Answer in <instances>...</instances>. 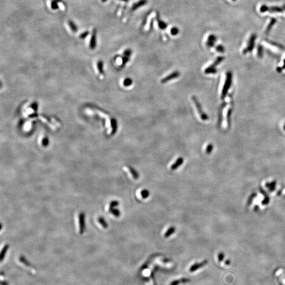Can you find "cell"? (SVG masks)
Segmentation results:
<instances>
[{
    "label": "cell",
    "instance_id": "cell-21",
    "mask_svg": "<svg viewBox=\"0 0 285 285\" xmlns=\"http://www.w3.org/2000/svg\"><path fill=\"white\" fill-rule=\"evenodd\" d=\"M98 222L100 224H101L102 225V226L104 228V229H106V228H107L108 225V224H107V222L105 221L104 218H103V217L99 218L98 219Z\"/></svg>",
    "mask_w": 285,
    "mask_h": 285
},
{
    "label": "cell",
    "instance_id": "cell-24",
    "mask_svg": "<svg viewBox=\"0 0 285 285\" xmlns=\"http://www.w3.org/2000/svg\"><path fill=\"white\" fill-rule=\"evenodd\" d=\"M263 48L261 45H259L257 49V55L259 58H261L263 56Z\"/></svg>",
    "mask_w": 285,
    "mask_h": 285
},
{
    "label": "cell",
    "instance_id": "cell-11",
    "mask_svg": "<svg viewBox=\"0 0 285 285\" xmlns=\"http://www.w3.org/2000/svg\"><path fill=\"white\" fill-rule=\"evenodd\" d=\"M184 162V159L182 158H178L176 162L172 165L170 167V169L172 170H176L177 168H179Z\"/></svg>",
    "mask_w": 285,
    "mask_h": 285
},
{
    "label": "cell",
    "instance_id": "cell-29",
    "mask_svg": "<svg viewBox=\"0 0 285 285\" xmlns=\"http://www.w3.org/2000/svg\"><path fill=\"white\" fill-rule=\"evenodd\" d=\"M213 146L212 144H209L207 147H206V153L207 154H210V153H212V151H213Z\"/></svg>",
    "mask_w": 285,
    "mask_h": 285
},
{
    "label": "cell",
    "instance_id": "cell-14",
    "mask_svg": "<svg viewBox=\"0 0 285 285\" xmlns=\"http://www.w3.org/2000/svg\"><path fill=\"white\" fill-rule=\"evenodd\" d=\"M176 229L175 226H170L164 234V237L166 238H169L171 235L175 232Z\"/></svg>",
    "mask_w": 285,
    "mask_h": 285
},
{
    "label": "cell",
    "instance_id": "cell-31",
    "mask_svg": "<svg viewBox=\"0 0 285 285\" xmlns=\"http://www.w3.org/2000/svg\"><path fill=\"white\" fill-rule=\"evenodd\" d=\"M283 63H283V65L281 67H278V68H277V71H278V73L281 72V71H282V70H284V69H285V59H284V61H283Z\"/></svg>",
    "mask_w": 285,
    "mask_h": 285
},
{
    "label": "cell",
    "instance_id": "cell-18",
    "mask_svg": "<svg viewBox=\"0 0 285 285\" xmlns=\"http://www.w3.org/2000/svg\"><path fill=\"white\" fill-rule=\"evenodd\" d=\"M109 211L110 213H111L112 215L116 217H119L120 215V212L119 210L117 209L112 208V209H109Z\"/></svg>",
    "mask_w": 285,
    "mask_h": 285
},
{
    "label": "cell",
    "instance_id": "cell-15",
    "mask_svg": "<svg viewBox=\"0 0 285 285\" xmlns=\"http://www.w3.org/2000/svg\"><path fill=\"white\" fill-rule=\"evenodd\" d=\"M128 169H129L130 172L131 173V174L132 175L133 178L135 180H137L139 178V174H138V173L137 172V171L134 169L133 167H131V166H128Z\"/></svg>",
    "mask_w": 285,
    "mask_h": 285
},
{
    "label": "cell",
    "instance_id": "cell-9",
    "mask_svg": "<svg viewBox=\"0 0 285 285\" xmlns=\"http://www.w3.org/2000/svg\"><path fill=\"white\" fill-rule=\"evenodd\" d=\"M217 41V37L215 34H210L208 37V40L206 42V45L209 48H212L215 46Z\"/></svg>",
    "mask_w": 285,
    "mask_h": 285
},
{
    "label": "cell",
    "instance_id": "cell-16",
    "mask_svg": "<svg viewBox=\"0 0 285 285\" xmlns=\"http://www.w3.org/2000/svg\"><path fill=\"white\" fill-rule=\"evenodd\" d=\"M206 263H208V261L205 260V261H204L203 262H202L201 263H198V264L197 263V264H195V265H193V266L191 267V271H194V270H196V269H198V268H201V267H203V266L205 265Z\"/></svg>",
    "mask_w": 285,
    "mask_h": 285
},
{
    "label": "cell",
    "instance_id": "cell-7",
    "mask_svg": "<svg viewBox=\"0 0 285 285\" xmlns=\"http://www.w3.org/2000/svg\"><path fill=\"white\" fill-rule=\"evenodd\" d=\"M180 76V73L179 71H174L169 75L166 76L165 77L162 79L161 82L162 83H165L170 81L173 79H175L178 78Z\"/></svg>",
    "mask_w": 285,
    "mask_h": 285
},
{
    "label": "cell",
    "instance_id": "cell-6",
    "mask_svg": "<svg viewBox=\"0 0 285 285\" xmlns=\"http://www.w3.org/2000/svg\"><path fill=\"white\" fill-rule=\"evenodd\" d=\"M85 215L83 213H80L78 216V225L79 233L82 234L85 230Z\"/></svg>",
    "mask_w": 285,
    "mask_h": 285
},
{
    "label": "cell",
    "instance_id": "cell-33",
    "mask_svg": "<svg viewBox=\"0 0 285 285\" xmlns=\"http://www.w3.org/2000/svg\"><path fill=\"white\" fill-rule=\"evenodd\" d=\"M224 254H223V253H222V252L220 253H219V255H218V259H219V261H222V260L223 259V258H224Z\"/></svg>",
    "mask_w": 285,
    "mask_h": 285
},
{
    "label": "cell",
    "instance_id": "cell-36",
    "mask_svg": "<svg viewBox=\"0 0 285 285\" xmlns=\"http://www.w3.org/2000/svg\"><path fill=\"white\" fill-rule=\"evenodd\" d=\"M120 1H123V2H128L129 0H120Z\"/></svg>",
    "mask_w": 285,
    "mask_h": 285
},
{
    "label": "cell",
    "instance_id": "cell-3",
    "mask_svg": "<svg viewBox=\"0 0 285 285\" xmlns=\"http://www.w3.org/2000/svg\"><path fill=\"white\" fill-rule=\"evenodd\" d=\"M232 75L230 71L227 72L226 76V79L224 82V84L221 92V99H223L227 95V91H229L232 83Z\"/></svg>",
    "mask_w": 285,
    "mask_h": 285
},
{
    "label": "cell",
    "instance_id": "cell-1",
    "mask_svg": "<svg viewBox=\"0 0 285 285\" xmlns=\"http://www.w3.org/2000/svg\"><path fill=\"white\" fill-rule=\"evenodd\" d=\"M191 99H192V101H193V102L194 103V104L195 105L197 111V112L199 114L200 117L201 119L203 121L208 120L209 119V116H208V115H207V114L203 111V110L202 109V105L200 104V102L198 100V99L197 98V97L195 96H192Z\"/></svg>",
    "mask_w": 285,
    "mask_h": 285
},
{
    "label": "cell",
    "instance_id": "cell-26",
    "mask_svg": "<svg viewBox=\"0 0 285 285\" xmlns=\"http://www.w3.org/2000/svg\"><path fill=\"white\" fill-rule=\"evenodd\" d=\"M268 42L269 43V44H270L271 45H272L273 46H275L278 48H279V49H282V50H285V47H284L283 46L280 45V44H277V43H276V42H272L271 41H268Z\"/></svg>",
    "mask_w": 285,
    "mask_h": 285
},
{
    "label": "cell",
    "instance_id": "cell-22",
    "mask_svg": "<svg viewBox=\"0 0 285 285\" xmlns=\"http://www.w3.org/2000/svg\"><path fill=\"white\" fill-rule=\"evenodd\" d=\"M158 25L160 28L162 30H165L167 27V24L162 20H159L158 21Z\"/></svg>",
    "mask_w": 285,
    "mask_h": 285
},
{
    "label": "cell",
    "instance_id": "cell-17",
    "mask_svg": "<svg viewBox=\"0 0 285 285\" xmlns=\"http://www.w3.org/2000/svg\"><path fill=\"white\" fill-rule=\"evenodd\" d=\"M111 125L112 127V133L115 134L117 131V122L115 119H111Z\"/></svg>",
    "mask_w": 285,
    "mask_h": 285
},
{
    "label": "cell",
    "instance_id": "cell-5",
    "mask_svg": "<svg viewBox=\"0 0 285 285\" xmlns=\"http://www.w3.org/2000/svg\"><path fill=\"white\" fill-rule=\"evenodd\" d=\"M256 38V35L255 33H253L250 36L248 43L247 47L243 51L244 54H246L248 52H252L255 46V41Z\"/></svg>",
    "mask_w": 285,
    "mask_h": 285
},
{
    "label": "cell",
    "instance_id": "cell-38",
    "mask_svg": "<svg viewBox=\"0 0 285 285\" xmlns=\"http://www.w3.org/2000/svg\"><path fill=\"white\" fill-rule=\"evenodd\" d=\"M283 8L284 9V10H285V4L283 5Z\"/></svg>",
    "mask_w": 285,
    "mask_h": 285
},
{
    "label": "cell",
    "instance_id": "cell-28",
    "mask_svg": "<svg viewBox=\"0 0 285 285\" xmlns=\"http://www.w3.org/2000/svg\"><path fill=\"white\" fill-rule=\"evenodd\" d=\"M60 1L59 0H53V1L51 3V8L53 10H56L58 9V2Z\"/></svg>",
    "mask_w": 285,
    "mask_h": 285
},
{
    "label": "cell",
    "instance_id": "cell-30",
    "mask_svg": "<svg viewBox=\"0 0 285 285\" xmlns=\"http://www.w3.org/2000/svg\"><path fill=\"white\" fill-rule=\"evenodd\" d=\"M119 205V202L117 201H113L109 204V209L115 208Z\"/></svg>",
    "mask_w": 285,
    "mask_h": 285
},
{
    "label": "cell",
    "instance_id": "cell-23",
    "mask_svg": "<svg viewBox=\"0 0 285 285\" xmlns=\"http://www.w3.org/2000/svg\"><path fill=\"white\" fill-rule=\"evenodd\" d=\"M170 32L172 35L175 36V35H177L179 33L180 30H179V28L177 27L174 26V27L171 28Z\"/></svg>",
    "mask_w": 285,
    "mask_h": 285
},
{
    "label": "cell",
    "instance_id": "cell-25",
    "mask_svg": "<svg viewBox=\"0 0 285 285\" xmlns=\"http://www.w3.org/2000/svg\"><path fill=\"white\" fill-rule=\"evenodd\" d=\"M149 194H150L149 191L148 190H146V189H144L143 190H142L141 192V195L142 197L143 198H144V199L147 198L149 196Z\"/></svg>",
    "mask_w": 285,
    "mask_h": 285
},
{
    "label": "cell",
    "instance_id": "cell-32",
    "mask_svg": "<svg viewBox=\"0 0 285 285\" xmlns=\"http://www.w3.org/2000/svg\"><path fill=\"white\" fill-rule=\"evenodd\" d=\"M88 34H89L88 31H86V32H83V33L80 35V37L81 38H82V39H83V38H84L86 37L88 35Z\"/></svg>",
    "mask_w": 285,
    "mask_h": 285
},
{
    "label": "cell",
    "instance_id": "cell-40",
    "mask_svg": "<svg viewBox=\"0 0 285 285\" xmlns=\"http://www.w3.org/2000/svg\"><path fill=\"white\" fill-rule=\"evenodd\" d=\"M283 128H284V130L285 131V125H284V127H283Z\"/></svg>",
    "mask_w": 285,
    "mask_h": 285
},
{
    "label": "cell",
    "instance_id": "cell-8",
    "mask_svg": "<svg viewBox=\"0 0 285 285\" xmlns=\"http://www.w3.org/2000/svg\"><path fill=\"white\" fill-rule=\"evenodd\" d=\"M132 54V50L130 49H126L123 52V56L122 58V66H125L126 64L130 61V57Z\"/></svg>",
    "mask_w": 285,
    "mask_h": 285
},
{
    "label": "cell",
    "instance_id": "cell-19",
    "mask_svg": "<svg viewBox=\"0 0 285 285\" xmlns=\"http://www.w3.org/2000/svg\"><path fill=\"white\" fill-rule=\"evenodd\" d=\"M68 24H69V26L71 28V31H72L73 32H76L78 31V28H77V26L76 25V24L72 21H69L68 22Z\"/></svg>",
    "mask_w": 285,
    "mask_h": 285
},
{
    "label": "cell",
    "instance_id": "cell-13",
    "mask_svg": "<svg viewBox=\"0 0 285 285\" xmlns=\"http://www.w3.org/2000/svg\"><path fill=\"white\" fill-rule=\"evenodd\" d=\"M96 33L95 31H94L92 32L91 39H90V47L91 49H94L96 47Z\"/></svg>",
    "mask_w": 285,
    "mask_h": 285
},
{
    "label": "cell",
    "instance_id": "cell-12",
    "mask_svg": "<svg viewBox=\"0 0 285 285\" xmlns=\"http://www.w3.org/2000/svg\"><path fill=\"white\" fill-rule=\"evenodd\" d=\"M277 22V20L275 18H272L270 20V21L269 22V23L268 24L266 29V31H265V33L268 34L269 33V32L271 31V30L272 29V28L273 27V26H274V25Z\"/></svg>",
    "mask_w": 285,
    "mask_h": 285
},
{
    "label": "cell",
    "instance_id": "cell-35",
    "mask_svg": "<svg viewBox=\"0 0 285 285\" xmlns=\"http://www.w3.org/2000/svg\"><path fill=\"white\" fill-rule=\"evenodd\" d=\"M230 263V260H226V262H225V264L226 265H229V264Z\"/></svg>",
    "mask_w": 285,
    "mask_h": 285
},
{
    "label": "cell",
    "instance_id": "cell-39",
    "mask_svg": "<svg viewBox=\"0 0 285 285\" xmlns=\"http://www.w3.org/2000/svg\"><path fill=\"white\" fill-rule=\"evenodd\" d=\"M232 1H233V2H236V1H237V0H232Z\"/></svg>",
    "mask_w": 285,
    "mask_h": 285
},
{
    "label": "cell",
    "instance_id": "cell-27",
    "mask_svg": "<svg viewBox=\"0 0 285 285\" xmlns=\"http://www.w3.org/2000/svg\"><path fill=\"white\" fill-rule=\"evenodd\" d=\"M216 49L217 50V52H219V53H224V51H225V48L224 47L221 45H218L216 48Z\"/></svg>",
    "mask_w": 285,
    "mask_h": 285
},
{
    "label": "cell",
    "instance_id": "cell-4",
    "mask_svg": "<svg viewBox=\"0 0 285 285\" xmlns=\"http://www.w3.org/2000/svg\"><path fill=\"white\" fill-rule=\"evenodd\" d=\"M284 9L278 6H268L266 5H262L260 8V11L261 13L269 12L270 13H282L284 11Z\"/></svg>",
    "mask_w": 285,
    "mask_h": 285
},
{
    "label": "cell",
    "instance_id": "cell-2",
    "mask_svg": "<svg viewBox=\"0 0 285 285\" xmlns=\"http://www.w3.org/2000/svg\"><path fill=\"white\" fill-rule=\"evenodd\" d=\"M224 59V57L220 56H218V58L216 59V60L214 61V62L209 66L208 67H207L205 70L204 73L205 74H215L217 72V70L216 69V67L220 65Z\"/></svg>",
    "mask_w": 285,
    "mask_h": 285
},
{
    "label": "cell",
    "instance_id": "cell-37",
    "mask_svg": "<svg viewBox=\"0 0 285 285\" xmlns=\"http://www.w3.org/2000/svg\"><path fill=\"white\" fill-rule=\"evenodd\" d=\"M107 1V0H102V1L103 2H106Z\"/></svg>",
    "mask_w": 285,
    "mask_h": 285
},
{
    "label": "cell",
    "instance_id": "cell-20",
    "mask_svg": "<svg viewBox=\"0 0 285 285\" xmlns=\"http://www.w3.org/2000/svg\"><path fill=\"white\" fill-rule=\"evenodd\" d=\"M133 83V80L130 78H126L123 81L124 86L125 87H129Z\"/></svg>",
    "mask_w": 285,
    "mask_h": 285
},
{
    "label": "cell",
    "instance_id": "cell-10",
    "mask_svg": "<svg viewBox=\"0 0 285 285\" xmlns=\"http://www.w3.org/2000/svg\"><path fill=\"white\" fill-rule=\"evenodd\" d=\"M147 0H139L137 2L134 3L132 7V11H136L137 9H138L139 8H141L145 5L147 3Z\"/></svg>",
    "mask_w": 285,
    "mask_h": 285
},
{
    "label": "cell",
    "instance_id": "cell-34",
    "mask_svg": "<svg viewBox=\"0 0 285 285\" xmlns=\"http://www.w3.org/2000/svg\"><path fill=\"white\" fill-rule=\"evenodd\" d=\"M231 110H229V111H228V112H227V123H230V117H231Z\"/></svg>",
    "mask_w": 285,
    "mask_h": 285
}]
</instances>
